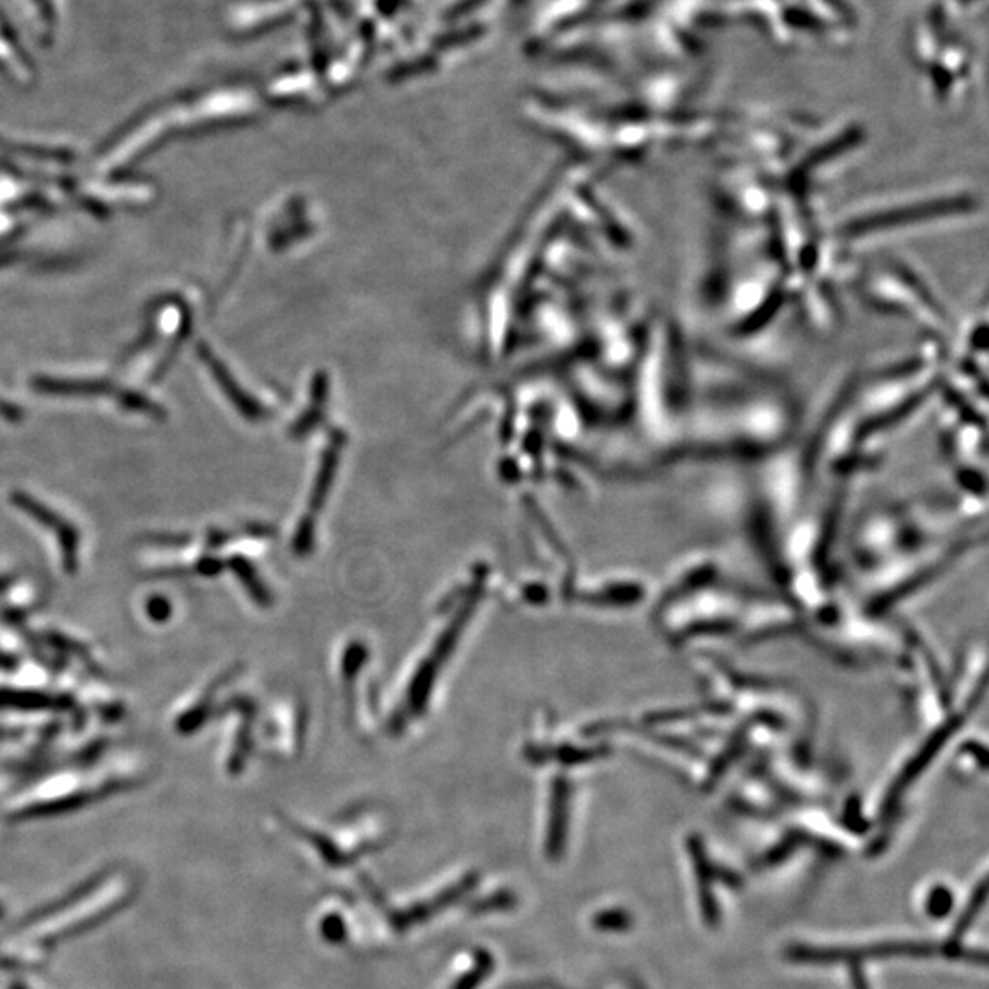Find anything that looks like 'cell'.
Segmentation results:
<instances>
[{
  "mask_svg": "<svg viewBox=\"0 0 989 989\" xmlns=\"http://www.w3.org/2000/svg\"><path fill=\"white\" fill-rule=\"evenodd\" d=\"M953 905V898L947 889H936L931 896H929V913L940 918L942 914H946Z\"/></svg>",
  "mask_w": 989,
  "mask_h": 989,
  "instance_id": "cell-1",
  "label": "cell"
}]
</instances>
